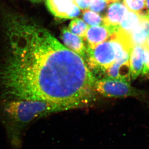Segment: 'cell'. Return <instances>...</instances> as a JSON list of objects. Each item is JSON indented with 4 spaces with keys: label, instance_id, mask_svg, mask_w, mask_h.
<instances>
[{
    "label": "cell",
    "instance_id": "cell-17",
    "mask_svg": "<svg viewBox=\"0 0 149 149\" xmlns=\"http://www.w3.org/2000/svg\"><path fill=\"white\" fill-rule=\"evenodd\" d=\"M143 51L144 66L143 74H149V46L145 43L142 45Z\"/></svg>",
    "mask_w": 149,
    "mask_h": 149
},
{
    "label": "cell",
    "instance_id": "cell-8",
    "mask_svg": "<svg viewBox=\"0 0 149 149\" xmlns=\"http://www.w3.org/2000/svg\"><path fill=\"white\" fill-rule=\"evenodd\" d=\"M130 57H124L116 60L106 70L109 78L127 81L131 77Z\"/></svg>",
    "mask_w": 149,
    "mask_h": 149
},
{
    "label": "cell",
    "instance_id": "cell-21",
    "mask_svg": "<svg viewBox=\"0 0 149 149\" xmlns=\"http://www.w3.org/2000/svg\"><path fill=\"white\" fill-rule=\"evenodd\" d=\"M146 44H148V45L149 46V38H148V39H147V40L146 42Z\"/></svg>",
    "mask_w": 149,
    "mask_h": 149
},
{
    "label": "cell",
    "instance_id": "cell-13",
    "mask_svg": "<svg viewBox=\"0 0 149 149\" xmlns=\"http://www.w3.org/2000/svg\"><path fill=\"white\" fill-rule=\"evenodd\" d=\"M88 25L84 21L79 18H75L70 23L69 30L70 32L82 39H84Z\"/></svg>",
    "mask_w": 149,
    "mask_h": 149
},
{
    "label": "cell",
    "instance_id": "cell-16",
    "mask_svg": "<svg viewBox=\"0 0 149 149\" xmlns=\"http://www.w3.org/2000/svg\"><path fill=\"white\" fill-rule=\"evenodd\" d=\"M109 4L107 0H92L89 9L98 13H102Z\"/></svg>",
    "mask_w": 149,
    "mask_h": 149
},
{
    "label": "cell",
    "instance_id": "cell-5",
    "mask_svg": "<svg viewBox=\"0 0 149 149\" xmlns=\"http://www.w3.org/2000/svg\"><path fill=\"white\" fill-rule=\"evenodd\" d=\"M50 11L55 17L67 20L75 18L81 14V10L73 0H46Z\"/></svg>",
    "mask_w": 149,
    "mask_h": 149
},
{
    "label": "cell",
    "instance_id": "cell-3",
    "mask_svg": "<svg viewBox=\"0 0 149 149\" xmlns=\"http://www.w3.org/2000/svg\"><path fill=\"white\" fill-rule=\"evenodd\" d=\"M86 56L90 66L105 71L116 60V52L110 38L94 48H87Z\"/></svg>",
    "mask_w": 149,
    "mask_h": 149
},
{
    "label": "cell",
    "instance_id": "cell-22",
    "mask_svg": "<svg viewBox=\"0 0 149 149\" xmlns=\"http://www.w3.org/2000/svg\"><path fill=\"white\" fill-rule=\"evenodd\" d=\"M31 1H42V0H31Z\"/></svg>",
    "mask_w": 149,
    "mask_h": 149
},
{
    "label": "cell",
    "instance_id": "cell-6",
    "mask_svg": "<svg viewBox=\"0 0 149 149\" xmlns=\"http://www.w3.org/2000/svg\"><path fill=\"white\" fill-rule=\"evenodd\" d=\"M127 10L125 6L120 2L110 4L108 6L105 14L103 15V25L110 28L113 32H116Z\"/></svg>",
    "mask_w": 149,
    "mask_h": 149
},
{
    "label": "cell",
    "instance_id": "cell-12",
    "mask_svg": "<svg viewBox=\"0 0 149 149\" xmlns=\"http://www.w3.org/2000/svg\"><path fill=\"white\" fill-rule=\"evenodd\" d=\"M141 13H135L127 10L120 23L118 31L130 35L141 22Z\"/></svg>",
    "mask_w": 149,
    "mask_h": 149
},
{
    "label": "cell",
    "instance_id": "cell-2",
    "mask_svg": "<svg viewBox=\"0 0 149 149\" xmlns=\"http://www.w3.org/2000/svg\"><path fill=\"white\" fill-rule=\"evenodd\" d=\"M65 111L59 105L30 100H6L3 106V122L9 142L14 149L22 144L23 134L33 121L50 114Z\"/></svg>",
    "mask_w": 149,
    "mask_h": 149
},
{
    "label": "cell",
    "instance_id": "cell-4",
    "mask_svg": "<svg viewBox=\"0 0 149 149\" xmlns=\"http://www.w3.org/2000/svg\"><path fill=\"white\" fill-rule=\"evenodd\" d=\"M95 90L100 94L108 97H125L138 94L136 90L127 81L109 77L96 80Z\"/></svg>",
    "mask_w": 149,
    "mask_h": 149
},
{
    "label": "cell",
    "instance_id": "cell-15",
    "mask_svg": "<svg viewBox=\"0 0 149 149\" xmlns=\"http://www.w3.org/2000/svg\"><path fill=\"white\" fill-rule=\"evenodd\" d=\"M123 4L130 11L139 14L145 12V0H123Z\"/></svg>",
    "mask_w": 149,
    "mask_h": 149
},
{
    "label": "cell",
    "instance_id": "cell-18",
    "mask_svg": "<svg viewBox=\"0 0 149 149\" xmlns=\"http://www.w3.org/2000/svg\"><path fill=\"white\" fill-rule=\"evenodd\" d=\"M73 1L76 6L83 11L89 9L92 0H73Z\"/></svg>",
    "mask_w": 149,
    "mask_h": 149
},
{
    "label": "cell",
    "instance_id": "cell-7",
    "mask_svg": "<svg viewBox=\"0 0 149 149\" xmlns=\"http://www.w3.org/2000/svg\"><path fill=\"white\" fill-rule=\"evenodd\" d=\"M114 33L113 30L104 25L89 26L84 38L88 44L87 48H94L108 39Z\"/></svg>",
    "mask_w": 149,
    "mask_h": 149
},
{
    "label": "cell",
    "instance_id": "cell-9",
    "mask_svg": "<svg viewBox=\"0 0 149 149\" xmlns=\"http://www.w3.org/2000/svg\"><path fill=\"white\" fill-rule=\"evenodd\" d=\"M61 38L66 47L75 52L84 59L86 56L87 49L82 38L70 32L69 29L64 27L61 30Z\"/></svg>",
    "mask_w": 149,
    "mask_h": 149
},
{
    "label": "cell",
    "instance_id": "cell-23",
    "mask_svg": "<svg viewBox=\"0 0 149 149\" xmlns=\"http://www.w3.org/2000/svg\"></svg>",
    "mask_w": 149,
    "mask_h": 149
},
{
    "label": "cell",
    "instance_id": "cell-1",
    "mask_svg": "<svg viewBox=\"0 0 149 149\" xmlns=\"http://www.w3.org/2000/svg\"><path fill=\"white\" fill-rule=\"evenodd\" d=\"M9 24L7 52L0 69L6 100L49 102L65 111L91 103L96 80L82 57L38 25Z\"/></svg>",
    "mask_w": 149,
    "mask_h": 149
},
{
    "label": "cell",
    "instance_id": "cell-20",
    "mask_svg": "<svg viewBox=\"0 0 149 149\" xmlns=\"http://www.w3.org/2000/svg\"><path fill=\"white\" fill-rule=\"evenodd\" d=\"M108 1L109 4H110L111 3H116V2H119L121 0H107Z\"/></svg>",
    "mask_w": 149,
    "mask_h": 149
},
{
    "label": "cell",
    "instance_id": "cell-19",
    "mask_svg": "<svg viewBox=\"0 0 149 149\" xmlns=\"http://www.w3.org/2000/svg\"><path fill=\"white\" fill-rule=\"evenodd\" d=\"M145 12L149 14V0H145Z\"/></svg>",
    "mask_w": 149,
    "mask_h": 149
},
{
    "label": "cell",
    "instance_id": "cell-10",
    "mask_svg": "<svg viewBox=\"0 0 149 149\" xmlns=\"http://www.w3.org/2000/svg\"><path fill=\"white\" fill-rule=\"evenodd\" d=\"M134 46H142L146 42L149 37V14L146 12L141 13V22L130 35Z\"/></svg>",
    "mask_w": 149,
    "mask_h": 149
},
{
    "label": "cell",
    "instance_id": "cell-11",
    "mask_svg": "<svg viewBox=\"0 0 149 149\" xmlns=\"http://www.w3.org/2000/svg\"><path fill=\"white\" fill-rule=\"evenodd\" d=\"M131 77L135 79L142 73L144 66L143 51L142 46L135 45L130 58Z\"/></svg>",
    "mask_w": 149,
    "mask_h": 149
},
{
    "label": "cell",
    "instance_id": "cell-14",
    "mask_svg": "<svg viewBox=\"0 0 149 149\" xmlns=\"http://www.w3.org/2000/svg\"><path fill=\"white\" fill-rule=\"evenodd\" d=\"M82 18L85 22L90 26L103 24V16L99 13H95L90 10H83Z\"/></svg>",
    "mask_w": 149,
    "mask_h": 149
}]
</instances>
